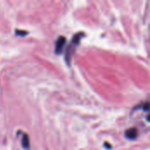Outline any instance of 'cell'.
Here are the masks:
<instances>
[{"label":"cell","instance_id":"7a4b0ae2","mask_svg":"<svg viewBox=\"0 0 150 150\" xmlns=\"http://www.w3.org/2000/svg\"><path fill=\"white\" fill-rule=\"evenodd\" d=\"M65 44H66V39L63 36H60L57 39L56 43H55V53L57 54H61L62 52Z\"/></svg>","mask_w":150,"mask_h":150},{"label":"cell","instance_id":"277c9868","mask_svg":"<svg viewBox=\"0 0 150 150\" xmlns=\"http://www.w3.org/2000/svg\"><path fill=\"white\" fill-rule=\"evenodd\" d=\"M22 147H23V149L26 150H29L30 149V141H29V137L26 134H23V135H22Z\"/></svg>","mask_w":150,"mask_h":150},{"label":"cell","instance_id":"3957f363","mask_svg":"<svg viewBox=\"0 0 150 150\" xmlns=\"http://www.w3.org/2000/svg\"><path fill=\"white\" fill-rule=\"evenodd\" d=\"M125 136L128 140H131V141L135 140L137 138V136H138V130H137V128L132 127V128H129V129L126 130Z\"/></svg>","mask_w":150,"mask_h":150},{"label":"cell","instance_id":"6da1fadb","mask_svg":"<svg viewBox=\"0 0 150 150\" xmlns=\"http://www.w3.org/2000/svg\"><path fill=\"white\" fill-rule=\"evenodd\" d=\"M82 36H83L82 33H77V34H76V35L73 37V39H72L71 43L69 45L68 48L66 49L65 60H66V62H67L68 64H69L70 60H71V56H72V54H73V53H74V51H75L76 47L79 44V41H80Z\"/></svg>","mask_w":150,"mask_h":150}]
</instances>
